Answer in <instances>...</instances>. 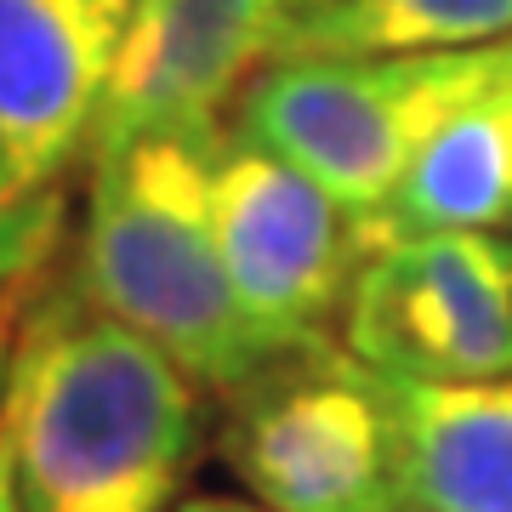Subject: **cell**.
Wrapping results in <instances>:
<instances>
[{"instance_id":"cell-1","label":"cell","mask_w":512,"mask_h":512,"mask_svg":"<svg viewBox=\"0 0 512 512\" xmlns=\"http://www.w3.org/2000/svg\"><path fill=\"white\" fill-rule=\"evenodd\" d=\"M29 512H171L205 450V399L160 342L69 274L29 285L0 410Z\"/></svg>"},{"instance_id":"cell-2","label":"cell","mask_w":512,"mask_h":512,"mask_svg":"<svg viewBox=\"0 0 512 512\" xmlns=\"http://www.w3.org/2000/svg\"><path fill=\"white\" fill-rule=\"evenodd\" d=\"M217 143L222 137H137L92 154L69 279L228 399L285 348L251 325L222 268L211 222Z\"/></svg>"},{"instance_id":"cell-3","label":"cell","mask_w":512,"mask_h":512,"mask_svg":"<svg viewBox=\"0 0 512 512\" xmlns=\"http://www.w3.org/2000/svg\"><path fill=\"white\" fill-rule=\"evenodd\" d=\"M512 80V40L410 57H274L234 103V137L279 154L353 217H376L421 143Z\"/></svg>"},{"instance_id":"cell-4","label":"cell","mask_w":512,"mask_h":512,"mask_svg":"<svg viewBox=\"0 0 512 512\" xmlns=\"http://www.w3.org/2000/svg\"><path fill=\"white\" fill-rule=\"evenodd\" d=\"M222 461L268 512H393L382 376L336 342L279 353L228 393Z\"/></svg>"},{"instance_id":"cell-5","label":"cell","mask_w":512,"mask_h":512,"mask_svg":"<svg viewBox=\"0 0 512 512\" xmlns=\"http://www.w3.org/2000/svg\"><path fill=\"white\" fill-rule=\"evenodd\" d=\"M342 348L393 382L512 376V239L461 228L370 251L342 302Z\"/></svg>"},{"instance_id":"cell-6","label":"cell","mask_w":512,"mask_h":512,"mask_svg":"<svg viewBox=\"0 0 512 512\" xmlns=\"http://www.w3.org/2000/svg\"><path fill=\"white\" fill-rule=\"evenodd\" d=\"M211 222L251 325L285 353L325 342V325L342 313L359 268L370 262L365 222L296 165L234 131L211 160Z\"/></svg>"},{"instance_id":"cell-7","label":"cell","mask_w":512,"mask_h":512,"mask_svg":"<svg viewBox=\"0 0 512 512\" xmlns=\"http://www.w3.org/2000/svg\"><path fill=\"white\" fill-rule=\"evenodd\" d=\"M285 0H131L92 154L137 137H228L222 109L285 46Z\"/></svg>"},{"instance_id":"cell-8","label":"cell","mask_w":512,"mask_h":512,"mask_svg":"<svg viewBox=\"0 0 512 512\" xmlns=\"http://www.w3.org/2000/svg\"><path fill=\"white\" fill-rule=\"evenodd\" d=\"M131 0H0V154L23 188H63L92 148Z\"/></svg>"},{"instance_id":"cell-9","label":"cell","mask_w":512,"mask_h":512,"mask_svg":"<svg viewBox=\"0 0 512 512\" xmlns=\"http://www.w3.org/2000/svg\"><path fill=\"white\" fill-rule=\"evenodd\" d=\"M393 501L404 512H512V376L393 382Z\"/></svg>"},{"instance_id":"cell-10","label":"cell","mask_w":512,"mask_h":512,"mask_svg":"<svg viewBox=\"0 0 512 512\" xmlns=\"http://www.w3.org/2000/svg\"><path fill=\"white\" fill-rule=\"evenodd\" d=\"M365 222L370 251L416 234H461L512 222V80L444 120L410 160L393 200Z\"/></svg>"},{"instance_id":"cell-11","label":"cell","mask_w":512,"mask_h":512,"mask_svg":"<svg viewBox=\"0 0 512 512\" xmlns=\"http://www.w3.org/2000/svg\"><path fill=\"white\" fill-rule=\"evenodd\" d=\"M512 40V0H330L285 29L279 57H410Z\"/></svg>"},{"instance_id":"cell-12","label":"cell","mask_w":512,"mask_h":512,"mask_svg":"<svg viewBox=\"0 0 512 512\" xmlns=\"http://www.w3.org/2000/svg\"><path fill=\"white\" fill-rule=\"evenodd\" d=\"M63 239V188H23L0 154V291H23L52 274Z\"/></svg>"},{"instance_id":"cell-13","label":"cell","mask_w":512,"mask_h":512,"mask_svg":"<svg viewBox=\"0 0 512 512\" xmlns=\"http://www.w3.org/2000/svg\"><path fill=\"white\" fill-rule=\"evenodd\" d=\"M23 302H29V285H23V291H0V410H6V382H12V353H18Z\"/></svg>"},{"instance_id":"cell-14","label":"cell","mask_w":512,"mask_h":512,"mask_svg":"<svg viewBox=\"0 0 512 512\" xmlns=\"http://www.w3.org/2000/svg\"><path fill=\"white\" fill-rule=\"evenodd\" d=\"M171 512H268L256 501H239V495H183Z\"/></svg>"},{"instance_id":"cell-15","label":"cell","mask_w":512,"mask_h":512,"mask_svg":"<svg viewBox=\"0 0 512 512\" xmlns=\"http://www.w3.org/2000/svg\"><path fill=\"white\" fill-rule=\"evenodd\" d=\"M0 512H29L23 507V490H18V473H12V450L0 439Z\"/></svg>"},{"instance_id":"cell-16","label":"cell","mask_w":512,"mask_h":512,"mask_svg":"<svg viewBox=\"0 0 512 512\" xmlns=\"http://www.w3.org/2000/svg\"><path fill=\"white\" fill-rule=\"evenodd\" d=\"M319 6H330V0H285V12H291V23H296V18H308V12H319Z\"/></svg>"}]
</instances>
